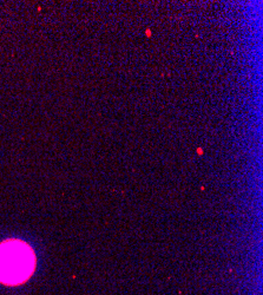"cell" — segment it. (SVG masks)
Returning a JSON list of instances; mask_svg holds the SVG:
<instances>
[{
	"mask_svg": "<svg viewBox=\"0 0 263 295\" xmlns=\"http://www.w3.org/2000/svg\"><path fill=\"white\" fill-rule=\"evenodd\" d=\"M36 264L34 250L25 241L8 238L0 242V283L23 284L34 273Z\"/></svg>",
	"mask_w": 263,
	"mask_h": 295,
	"instance_id": "obj_1",
	"label": "cell"
}]
</instances>
